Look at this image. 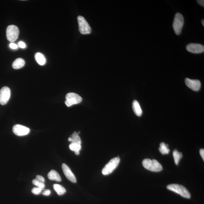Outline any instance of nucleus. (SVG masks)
<instances>
[{"label": "nucleus", "instance_id": "6ab92c4d", "mask_svg": "<svg viewBox=\"0 0 204 204\" xmlns=\"http://www.w3.org/2000/svg\"><path fill=\"white\" fill-rule=\"evenodd\" d=\"M173 157H174L175 164L176 165H178L180 159L182 158L183 157L182 153L179 152L177 150H175L173 151Z\"/></svg>", "mask_w": 204, "mask_h": 204}, {"label": "nucleus", "instance_id": "9b49d317", "mask_svg": "<svg viewBox=\"0 0 204 204\" xmlns=\"http://www.w3.org/2000/svg\"><path fill=\"white\" fill-rule=\"evenodd\" d=\"M185 82L187 87L193 91H199L201 87V82L199 80L187 78L185 79Z\"/></svg>", "mask_w": 204, "mask_h": 204}, {"label": "nucleus", "instance_id": "a878e982", "mask_svg": "<svg viewBox=\"0 0 204 204\" xmlns=\"http://www.w3.org/2000/svg\"><path fill=\"white\" fill-rule=\"evenodd\" d=\"M19 46L20 47L22 48H24L26 47V45L24 42L22 41H20L18 43Z\"/></svg>", "mask_w": 204, "mask_h": 204}, {"label": "nucleus", "instance_id": "39448f33", "mask_svg": "<svg viewBox=\"0 0 204 204\" xmlns=\"http://www.w3.org/2000/svg\"><path fill=\"white\" fill-rule=\"evenodd\" d=\"M120 160V158L119 157L112 159L103 169L102 174L105 176L111 174L118 167Z\"/></svg>", "mask_w": 204, "mask_h": 204}, {"label": "nucleus", "instance_id": "0eeeda50", "mask_svg": "<svg viewBox=\"0 0 204 204\" xmlns=\"http://www.w3.org/2000/svg\"><path fill=\"white\" fill-rule=\"evenodd\" d=\"M66 100L65 103L67 107H70L73 105L79 104L82 101V97L74 93H68L66 95Z\"/></svg>", "mask_w": 204, "mask_h": 204}, {"label": "nucleus", "instance_id": "412c9836", "mask_svg": "<svg viewBox=\"0 0 204 204\" xmlns=\"http://www.w3.org/2000/svg\"><path fill=\"white\" fill-rule=\"evenodd\" d=\"M69 148L71 151L76 152H79L81 150V146L80 144L72 143L69 145Z\"/></svg>", "mask_w": 204, "mask_h": 204}, {"label": "nucleus", "instance_id": "cd10ccee", "mask_svg": "<svg viewBox=\"0 0 204 204\" xmlns=\"http://www.w3.org/2000/svg\"><path fill=\"white\" fill-rule=\"evenodd\" d=\"M200 155L202 157V159H203V161L204 160V150L203 149H202L200 150Z\"/></svg>", "mask_w": 204, "mask_h": 204}, {"label": "nucleus", "instance_id": "aec40b11", "mask_svg": "<svg viewBox=\"0 0 204 204\" xmlns=\"http://www.w3.org/2000/svg\"><path fill=\"white\" fill-rule=\"evenodd\" d=\"M72 143H76L81 144V141L80 137L79 136L78 133L76 132H74L71 136Z\"/></svg>", "mask_w": 204, "mask_h": 204}, {"label": "nucleus", "instance_id": "dca6fc26", "mask_svg": "<svg viewBox=\"0 0 204 204\" xmlns=\"http://www.w3.org/2000/svg\"><path fill=\"white\" fill-rule=\"evenodd\" d=\"M35 60L39 65L43 66L46 64V60L45 56L42 53H36L35 56Z\"/></svg>", "mask_w": 204, "mask_h": 204}, {"label": "nucleus", "instance_id": "ddd939ff", "mask_svg": "<svg viewBox=\"0 0 204 204\" xmlns=\"http://www.w3.org/2000/svg\"><path fill=\"white\" fill-rule=\"evenodd\" d=\"M132 108L135 115L138 117L141 116L142 111L139 103L138 101L137 100L133 101L132 103Z\"/></svg>", "mask_w": 204, "mask_h": 204}, {"label": "nucleus", "instance_id": "7c9ffc66", "mask_svg": "<svg viewBox=\"0 0 204 204\" xmlns=\"http://www.w3.org/2000/svg\"><path fill=\"white\" fill-rule=\"evenodd\" d=\"M68 141L71 142L72 138L71 137H70V138H68Z\"/></svg>", "mask_w": 204, "mask_h": 204}, {"label": "nucleus", "instance_id": "f8f14e48", "mask_svg": "<svg viewBox=\"0 0 204 204\" xmlns=\"http://www.w3.org/2000/svg\"><path fill=\"white\" fill-rule=\"evenodd\" d=\"M62 167L63 172L67 178L73 183H76V178L68 166L64 163L62 164Z\"/></svg>", "mask_w": 204, "mask_h": 204}, {"label": "nucleus", "instance_id": "2eb2a0df", "mask_svg": "<svg viewBox=\"0 0 204 204\" xmlns=\"http://www.w3.org/2000/svg\"><path fill=\"white\" fill-rule=\"evenodd\" d=\"M25 64L24 59L19 58L16 59L12 64V67L14 69H18L23 67Z\"/></svg>", "mask_w": 204, "mask_h": 204}, {"label": "nucleus", "instance_id": "393cba45", "mask_svg": "<svg viewBox=\"0 0 204 204\" xmlns=\"http://www.w3.org/2000/svg\"><path fill=\"white\" fill-rule=\"evenodd\" d=\"M9 46L12 49H16L18 48L17 45L13 42L11 43L10 44Z\"/></svg>", "mask_w": 204, "mask_h": 204}, {"label": "nucleus", "instance_id": "20e7f679", "mask_svg": "<svg viewBox=\"0 0 204 204\" xmlns=\"http://www.w3.org/2000/svg\"><path fill=\"white\" fill-rule=\"evenodd\" d=\"M19 30L17 26L10 25L7 27L6 37L7 40L11 42H13L17 39L19 35Z\"/></svg>", "mask_w": 204, "mask_h": 204}, {"label": "nucleus", "instance_id": "f3484780", "mask_svg": "<svg viewBox=\"0 0 204 204\" xmlns=\"http://www.w3.org/2000/svg\"><path fill=\"white\" fill-rule=\"evenodd\" d=\"M53 188L59 196H61L66 192V189L64 187L58 184H54Z\"/></svg>", "mask_w": 204, "mask_h": 204}, {"label": "nucleus", "instance_id": "c85d7f7f", "mask_svg": "<svg viewBox=\"0 0 204 204\" xmlns=\"http://www.w3.org/2000/svg\"><path fill=\"white\" fill-rule=\"evenodd\" d=\"M197 2L202 7H204V1L203 0H198L197 1Z\"/></svg>", "mask_w": 204, "mask_h": 204}, {"label": "nucleus", "instance_id": "bb28decb", "mask_svg": "<svg viewBox=\"0 0 204 204\" xmlns=\"http://www.w3.org/2000/svg\"><path fill=\"white\" fill-rule=\"evenodd\" d=\"M51 194V191L49 190H46L42 193V195L45 196H48Z\"/></svg>", "mask_w": 204, "mask_h": 204}, {"label": "nucleus", "instance_id": "f03ea898", "mask_svg": "<svg viewBox=\"0 0 204 204\" xmlns=\"http://www.w3.org/2000/svg\"><path fill=\"white\" fill-rule=\"evenodd\" d=\"M142 164L146 169L153 172H160L162 169V165L156 160L145 159L142 161Z\"/></svg>", "mask_w": 204, "mask_h": 204}, {"label": "nucleus", "instance_id": "4468645a", "mask_svg": "<svg viewBox=\"0 0 204 204\" xmlns=\"http://www.w3.org/2000/svg\"><path fill=\"white\" fill-rule=\"evenodd\" d=\"M48 177L49 179L57 182H61V179L58 172L54 170H52L48 173Z\"/></svg>", "mask_w": 204, "mask_h": 204}, {"label": "nucleus", "instance_id": "1a4fd4ad", "mask_svg": "<svg viewBox=\"0 0 204 204\" xmlns=\"http://www.w3.org/2000/svg\"><path fill=\"white\" fill-rule=\"evenodd\" d=\"M12 131L16 135L23 136L27 135L30 133L29 128L20 124H16L12 127Z\"/></svg>", "mask_w": 204, "mask_h": 204}, {"label": "nucleus", "instance_id": "b1692460", "mask_svg": "<svg viewBox=\"0 0 204 204\" xmlns=\"http://www.w3.org/2000/svg\"><path fill=\"white\" fill-rule=\"evenodd\" d=\"M36 179H37V180H38L39 181L42 182V183H44V178L42 176H39V175H37V176L36 177Z\"/></svg>", "mask_w": 204, "mask_h": 204}, {"label": "nucleus", "instance_id": "5701e85b", "mask_svg": "<svg viewBox=\"0 0 204 204\" xmlns=\"http://www.w3.org/2000/svg\"><path fill=\"white\" fill-rule=\"evenodd\" d=\"M43 189L39 188V187H34L32 189V192L33 194L35 195H38L40 194Z\"/></svg>", "mask_w": 204, "mask_h": 204}, {"label": "nucleus", "instance_id": "9d476101", "mask_svg": "<svg viewBox=\"0 0 204 204\" xmlns=\"http://www.w3.org/2000/svg\"><path fill=\"white\" fill-rule=\"evenodd\" d=\"M186 48L187 51L193 53H201L204 52V46L201 44L191 43L187 45Z\"/></svg>", "mask_w": 204, "mask_h": 204}, {"label": "nucleus", "instance_id": "423d86ee", "mask_svg": "<svg viewBox=\"0 0 204 204\" xmlns=\"http://www.w3.org/2000/svg\"><path fill=\"white\" fill-rule=\"evenodd\" d=\"M79 24V29L80 33L82 35L89 34L91 32V28L85 19L82 16L77 17Z\"/></svg>", "mask_w": 204, "mask_h": 204}, {"label": "nucleus", "instance_id": "6e6552de", "mask_svg": "<svg viewBox=\"0 0 204 204\" xmlns=\"http://www.w3.org/2000/svg\"><path fill=\"white\" fill-rule=\"evenodd\" d=\"M11 96V91L9 88L3 87L0 90V104H6L8 102Z\"/></svg>", "mask_w": 204, "mask_h": 204}, {"label": "nucleus", "instance_id": "4be33fe9", "mask_svg": "<svg viewBox=\"0 0 204 204\" xmlns=\"http://www.w3.org/2000/svg\"><path fill=\"white\" fill-rule=\"evenodd\" d=\"M32 183L34 185L37 186V187L42 189H44L45 187V184L44 183H42V182L39 181V180H37V179L32 180Z\"/></svg>", "mask_w": 204, "mask_h": 204}, {"label": "nucleus", "instance_id": "f257e3e1", "mask_svg": "<svg viewBox=\"0 0 204 204\" xmlns=\"http://www.w3.org/2000/svg\"><path fill=\"white\" fill-rule=\"evenodd\" d=\"M167 188L169 190L180 194L184 198H190L191 195L190 192L184 186L178 184H171L167 186Z\"/></svg>", "mask_w": 204, "mask_h": 204}, {"label": "nucleus", "instance_id": "7ed1b4c3", "mask_svg": "<svg viewBox=\"0 0 204 204\" xmlns=\"http://www.w3.org/2000/svg\"><path fill=\"white\" fill-rule=\"evenodd\" d=\"M184 23L183 15L180 13H177L175 15L173 23V27L177 35H179L181 33L182 28Z\"/></svg>", "mask_w": 204, "mask_h": 204}, {"label": "nucleus", "instance_id": "c756f323", "mask_svg": "<svg viewBox=\"0 0 204 204\" xmlns=\"http://www.w3.org/2000/svg\"><path fill=\"white\" fill-rule=\"evenodd\" d=\"M202 24L203 25V26H204V19L202 20Z\"/></svg>", "mask_w": 204, "mask_h": 204}, {"label": "nucleus", "instance_id": "a211bd4d", "mask_svg": "<svg viewBox=\"0 0 204 204\" xmlns=\"http://www.w3.org/2000/svg\"><path fill=\"white\" fill-rule=\"evenodd\" d=\"M168 147V144H166L164 142H162L160 144V147L159 150L162 154H167L170 152V150Z\"/></svg>", "mask_w": 204, "mask_h": 204}]
</instances>
